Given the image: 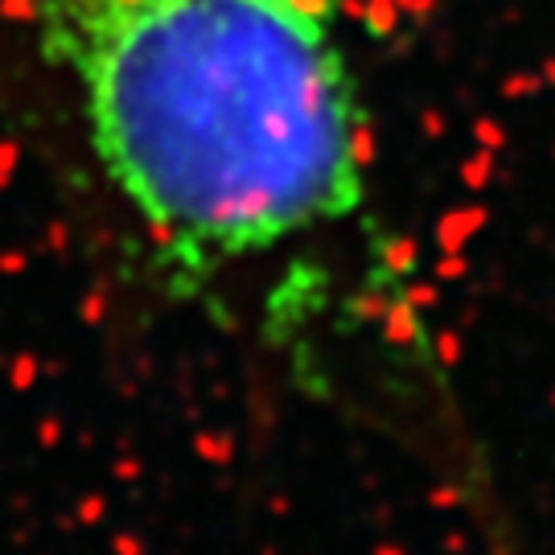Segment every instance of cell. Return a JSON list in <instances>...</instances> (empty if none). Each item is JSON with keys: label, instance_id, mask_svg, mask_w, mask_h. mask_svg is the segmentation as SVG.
<instances>
[{"label": "cell", "instance_id": "cell-1", "mask_svg": "<svg viewBox=\"0 0 555 555\" xmlns=\"http://www.w3.org/2000/svg\"><path fill=\"white\" fill-rule=\"evenodd\" d=\"M29 34L165 293L362 215L346 0H34Z\"/></svg>", "mask_w": 555, "mask_h": 555}]
</instances>
